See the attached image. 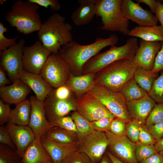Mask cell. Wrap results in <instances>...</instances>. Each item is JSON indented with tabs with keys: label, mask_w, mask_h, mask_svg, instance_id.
I'll return each mask as SVG.
<instances>
[{
	"label": "cell",
	"mask_w": 163,
	"mask_h": 163,
	"mask_svg": "<svg viewBox=\"0 0 163 163\" xmlns=\"http://www.w3.org/2000/svg\"><path fill=\"white\" fill-rule=\"evenodd\" d=\"M118 41L117 36L113 34L105 39L97 37L93 43L86 45L72 40L63 45L58 54L67 63L71 73L80 75L83 66L89 59L107 46H115Z\"/></svg>",
	"instance_id": "cell-1"
},
{
	"label": "cell",
	"mask_w": 163,
	"mask_h": 163,
	"mask_svg": "<svg viewBox=\"0 0 163 163\" xmlns=\"http://www.w3.org/2000/svg\"><path fill=\"white\" fill-rule=\"evenodd\" d=\"M65 17L57 13L42 23L38 37L43 46L53 54H57L62 47L73 40L72 27Z\"/></svg>",
	"instance_id": "cell-2"
},
{
	"label": "cell",
	"mask_w": 163,
	"mask_h": 163,
	"mask_svg": "<svg viewBox=\"0 0 163 163\" xmlns=\"http://www.w3.org/2000/svg\"><path fill=\"white\" fill-rule=\"evenodd\" d=\"M39 5L29 0H18L5 16L10 26L15 27L20 33L27 35L38 31L42 23L37 11Z\"/></svg>",
	"instance_id": "cell-3"
},
{
	"label": "cell",
	"mask_w": 163,
	"mask_h": 163,
	"mask_svg": "<svg viewBox=\"0 0 163 163\" xmlns=\"http://www.w3.org/2000/svg\"><path fill=\"white\" fill-rule=\"evenodd\" d=\"M136 37H131L121 46H111L108 50L98 53L89 59L83 66V74L95 73L110 64L119 60H133L139 47Z\"/></svg>",
	"instance_id": "cell-4"
},
{
	"label": "cell",
	"mask_w": 163,
	"mask_h": 163,
	"mask_svg": "<svg viewBox=\"0 0 163 163\" xmlns=\"http://www.w3.org/2000/svg\"><path fill=\"white\" fill-rule=\"evenodd\" d=\"M137 67L130 60L117 61L95 73V82L111 91L120 92L123 85L133 78Z\"/></svg>",
	"instance_id": "cell-5"
},
{
	"label": "cell",
	"mask_w": 163,
	"mask_h": 163,
	"mask_svg": "<svg viewBox=\"0 0 163 163\" xmlns=\"http://www.w3.org/2000/svg\"><path fill=\"white\" fill-rule=\"evenodd\" d=\"M122 0H96V15L101 18L103 30L118 32L128 35L129 21L123 14Z\"/></svg>",
	"instance_id": "cell-6"
},
{
	"label": "cell",
	"mask_w": 163,
	"mask_h": 163,
	"mask_svg": "<svg viewBox=\"0 0 163 163\" xmlns=\"http://www.w3.org/2000/svg\"><path fill=\"white\" fill-rule=\"evenodd\" d=\"M89 91L116 117L122 119L126 123L131 120L127 109L126 101L120 92L111 91L96 84Z\"/></svg>",
	"instance_id": "cell-7"
},
{
	"label": "cell",
	"mask_w": 163,
	"mask_h": 163,
	"mask_svg": "<svg viewBox=\"0 0 163 163\" xmlns=\"http://www.w3.org/2000/svg\"><path fill=\"white\" fill-rule=\"evenodd\" d=\"M71 73L69 66L59 55L51 54L40 74L52 86L56 88L65 85Z\"/></svg>",
	"instance_id": "cell-8"
},
{
	"label": "cell",
	"mask_w": 163,
	"mask_h": 163,
	"mask_svg": "<svg viewBox=\"0 0 163 163\" xmlns=\"http://www.w3.org/2000/svg\"><path fill=\"white\" fill-rule=\"evenodd\" d=\"M78 150L85 154L91 163H100L108 147V138L104 132L95 130L78 139Z\"/></svg>",
	"instance_id": "cell-9"
},
{
	"label": "cell",
	"mask_w": 163,
	"mask_h": 163,
	"mask_svg": "<svg viewBox=\"0 0 163 163\" xmlns=\"http://www.w3.org/2000/svg\"><path fill=\"white\" fill-rule=\"evenodd\" d=\"M76 111L90 122L104 117H116L89 91L74 98Z\"/></svg>",
	"instance_id": "cell-10"
},
{
	"label": "cell",
	"mask_w": 163,
	"mask_h": 163,
	"mask_svg": "<svg viewBox=\"0 0 163 163\" xmlns=\"http://www.w3.org/2000/svg\"><path fill=\"white\" fill-rule=\"evenodd\" d=\"M25 43V40L21 39L14 45L0 53V66L7 72L13 82L19 78L23 70V50Z\"/></svg>",
	"instance_id": "cell-11"
},
{
	"label": "cell",
	"mask_w": 163,
	"mask_h": 163,
	"mask_svg": "<svg viewBox=\"0 0 163 163\" xmlns=\"http://www.w3.org/2000/svg\"><path fill=\"white\" fill-rule=\"evenodd\" d=\"M23 53V69L36 74H40L44 65L52 54L39 40L31 46H24Z\"/></svg>",
	"instance_id": "cell-12"
},
{
	"label": "cell",
	"mask_w": 163,
	"mask_h": 163,
	"mask_svg": "<svg viewBox=\"0 0 163 163\" xmlns=\"http://www.w3.org/2000/svg\"><path fill=\"white\" fill-rule=\"evenodd\" d=\"M105 133L108 142V148L114 156L125 163H138L135 154L136 143L126 136H117L110 131Z\"/></svg>",
	"instance_id": "cell-13"
},
{
	"label": "cell",
	"mask_w": 163,
	"mask_h": 163,
	"mask_svg": "<svg viewBox=\"0 0 163 163\" xmlns=\"http://www.w3.org/2000/svg\"><path fill=\"white\" fill-rule=\"evenodd\" d=\"M121 10L127 19L136 23L138 26H153L158 24L157 19L151 11L144 9L139 3L131 0H122Z\"/></svg>",
	"instance_id": "cell-14"
},
{
	"label": "cell",
	"mask_w": 163,
	"mask_h": 163,
	"mask_svg": "<svg viewBox=\"0 0 163 163\" xmlns=\"http://www.w3.org/2000/svg\"><path fill=\"white\" fill-rule=\"evenodd\" d=\"M29 99L31 111L28 126L34 133L35 138L40 139L54 126L46 117L43 101L38 100L35 96H31Z\"/></svg>",
	"instance_id": "cell-15"
},
{
	"label": "cell",
	"mask_w": 163,
	"mask_h": 163,
	"mask_svg": "<svg viewBox=\"0 0 163 163\" xmlns=\"http://www.w3.org/2000/svg\"><path fill=\"white\" fill-rule=\"evenodd\" d=\"M43 105L46 117L50 123L66 116L72 111H76L74 99L71 97L66 99H59L51 92L43 101Z\"/></svg>",
	"instance_id": "cell-16"
},
{
	"label": "cell",
	"mask_w": 163,
	"mask_h": 163,
	"mask_svg": "<svg viewBox=\"0 0 163 163\" xmlns=\"http://www.w3.org/2000/svg\"><path fill=\"white\" fill-rule=\"evenodd\" d=\"M159 41H149L141 39L139 46L132 60L137 67L151 71L154 67L156 55L161 49Z\"/></svg>",
	"instance_id": "cell-17"
},
{
	"label": "cell",
	"mask_w": 163,
	"mask_h": 163,
	"mask_svg": "<svg viewBox=\"0 0 163 163\" xmlns=\"http://www.w3.org/2000/svg\"><path fill=\"white\" fill-rule=\"evenodd\" d=\"M5 126L17 152L22 158L27 148L35 139L34 133L28 125H17L8 122Z\"/></svg>",
	"instance_id": "cell-18"
},
{
	"label": "cell",
	"mask_w": 163,
	"mask_h": 163,
	"mask_svg": "<svg viewBox=\"0 0 163 163\" xmlns=\"http://www.w3.org/2000/svg\"><path fill=\"white\" fill-rule=\"evenodd\" d=\"M10 85L0 88V97L4 103L17 104L26 99L31 89L19 78Z\"/></svg>",
	"instance_id": "cell-19"
},
{
	"label": "cell",
	"mask_w": 163,
	"mask_h": 163,
	"mask_svg": "<svg viewBox=\"0 0 163 163\" xmlns=\"http://www.w3.org/2000/svg\"><path fill=\"white\" fill-rule=\"evenodd\" d=\"M19 78L34 91L37 99L41 101H43L53 89L40 74H33L23 69Z\"/></svg>",
	"instance_id": "cell-20"
},
{
	"label": "cell",
	"mask_w": 163,
	"mask_h": 163,
	"mask_svg": "<svg viewBox=\"0 0 163 163\" xmlns=\"http://www.w3.org/2000/svg\"><path fill=\"white\" fill-rule=\"evenodd\" d=\"M40 140L53 163H60L66 156L78 150L77 142L68 144L61 143L51 140L45 136L41 137Z\"/></svg>",
	"instance_id": "cell-21"
},
{
	"label": "cell",
	"mask_w": 163,
	"mask_h": 163,
	"mask_svg": "<svg viewBox=\"0 0 163 163\" xmlns=\"http://www.w3.org/2000/svg\"><path fill=\"white\" fill-rule=\"evenodd\" d=\"M156 104L148 94L140 99L126 101L127 109L131 118L144 124Z\"/></svg>",
	"instance_id": "cell-22"
},
{
	"label": "cell",
	"mask_w": 163,
	"mask_h": 163,
	"mask_svg": "<svg viewBox=\"0 0 163 163\" xmlns=\"http://www.w3.org/2000/svg\"><path fill=\"white\" fill-rule=\"evenodd\" d=\"M79 6L71 15L73 24L82 26L89 23L96 13V0H78Z\"/></svg>",
	"instance_id": "cell-23"
},
{
	"label": "cell",
	"mask_w": 163,
	"mask_h": 163,
	"mask_svg": "<svg viewBox=\"0 0 163 163\" xmlns=\"http://www.w3.org/2000/svg\"><path fill=\"white\" fill-rule=\"evenodd\" d=\"M95 73H88L75 75L72 73L65 85L77 96L91 90L96 84Z\"/></svg>",
	"instance_id": "cell-24"
},
{
	"label": "cell",
	"mask_w": 163,
	"mask_h": 163,
	"mask_svg": "<svg viewBox=\"0 0 163 163\" xmlns=\"http://www.w3.org/2000/svg\"><path fill=\"white\" fill-rule=\"evenodd\" d=\"M21 160L25 163L53 162L48 152L42 145L40 139L36 138L27 148Z\"/></svg>",
	"instance_id": "cell-25"
},
{
	"label": "cell",
	"mask_w": 163,
	"mask_h": 163,
	"mask_svg": "<svg viewBox=\"0 0 163 163\" xmlns=\"http://www.w3.org/2000/svg\"><path fill=\"white\" fill-rule=\"evenodd\" d=\"M128 36L149 41H163V28L161 25L137 26L130 30Z\"/></svg>",
	"instance_id": "cell-26"
},
{
	"label": "cell",
	"mask_w": 163,
	"mask_h": 163,
	"mask_svg": "<svg viewBox=\"0 0 163 163\" xmlns=\"http://www.w3.org/2000/svg\"><path fill=\"white\" fill-rule=\"evenodd\" d=\"M16 105L11 110L9 122L17 125H28L31 111L30 99H26Z\"/></svg>",
	"instance_id": "cell-27"
},
{
	"label": "cell",
	"mask_w": 163,
	"mask_h": 163,
	"mask_svg": "<svg viewBox=\"0 0 163 163\" xmlns=\"http://www.w3.org/2000/svg\"><path fill=\"white\" fill-rule=\"evenodd\" d=\"M48 139L63 144H71L77 142L76 133L58 126H54L45 135Z\"/></svg>",
	"instance_id": "cell-28"
},
{
	"label": "cell",
	"mask_w": 163,
	"mask_h": 163,
	"mask_svg": "<svg viewBox=\"0 0 163 163\" xmlns=\"http://www.w3.org/2000/svg\"><path fill=\"white\" fill-rule=\"evenodd\" d=\"M158 77L157 73L153 72L152 70H148L137 67L133 78L139 85L148 94L154 81Z\"/></svg>",
	"instance_id": "cell-29"
},
{
	"label": "cell",
	"mask_w": 163,
	"mask_h": 163,
	"mask_svg": "<svg viewBox=\"0 0 163 163\" xmlns=\"http://www.w3.org/2000/svg\"><path fill=\"white\" fill-rule=\"evenodd\" d=\"M120 92L126 101L140 99L148 94L139 85L133 78L125 84Z\"/></svg>",
	"instance_id": "cell-30"
},
{
	"label": "cell",
	"mask_w": 163,
	"mask_h": 163,
	"mask_svg": "<svg viewBox=\"0 0 163 163\" xmlns=\"http://www.w3.org/2000/svg\"><path fill=\"white\" fill-rule=\"evenodd\" d=\"M71 117L76 125L78 139L85 136L93 132L95 130L89 121L80 115L76 111H74Z\"/></svg>",
	"instance_id": "cell-31"
},
{
	"label": "cell",
	"mask_w": 163,
	"mask_h": 163,
	"mask_svg": "<svg viewBox=\"0 0 163 163\" xmlns=\"http://www.w3.org/2000/svg\"><path fill=\"white\" fill-rule=\"evenodd\" d=\"M148 94L156 103L163 104V70L154 81Z\"/></svg>",
	"instance_id": "cell-32"
},
{
	"label": "cell",
	"mask_w": 163,
	"mask_h": 163,
	"mask_svg": "<svg viewBox=\"0 0 163 163\" xmlns=\"http://www.w3.org/2000/svg\"><path fill=\"white\" fill-rule=\"evenodd\" d=\"M21 159L16 150L0 144V163H20Z\"/></svg>",
	"instance_id": "cell-33"
},
{
	"label": "cell",
	"mask_w": 163,
	"mask_h": 163,
	"mask_svg": "<svg viewBox=\"0 0 163 163\" xmlns=\"http://www.w3.org/2000/svg\"><path fill=\"white\" fill-rule=\"evenodd\" d=\"M157 152L154 145H144L139 141L136 143L135 154L138 162Z\"/></svg>",
	"instance_id": "cell-34"
},
{
	"label": "cell",
	"mask_w": 163,
	"mask_h": 163,
	"mask_svg": "<svg viewBox=\"0 0 163 163\" xmlns=\"http://www.w3.org/2000/svg\"><path fill=\"white\" fill-rule=\"evenodd\" d=\"M140 123L136 120L131 119L126 123V136L135 143L139 141Z\"/></svg>",
	"instance_id": "cell-35"
},
{
	"label": "cell",
	"mask_w": 163,
	"mask_h": 163,
	"mask_svg": "<svg viewBox=\"0 0 163 163\" xmlns=\"http://www.w3.org/2000/svg\"><path fill=\"white\" fill-rule=\"evenodd\" d=\"M163 121V104L157 103L146 119L145 124L149 129Z\"/></svg>",
	"instance_id": "cell-36"
},
{
	"label": "cell",
	"mask_w": 163,
	"mask_h": 163,
	"mask_svg": "<svg viewBox=\"0 0 163 163\" xmlns=\"http://www.w3.org/2000/svg\"><path fill=\"white\" fill-rule=\"evenodd\" d=\"M50 123L54 126L60 127L75 133H77L76 125L71 116H66L59 118Z\"/></svg>",
	"instance_id": "cell-37"
},
{
	"label": "cell",
	"mask_w": 163,
	"mask_h": 163,
	"mask_svg": "<svg viewBox=\"0 0 163 163\" xmlns=\"http://www.w3.org/2000/svg\"><path fill=\"white\" fill-rule=\"evenodd\" d=\"M7 30V28L5 27L2 23L0 22V53L16 44V40L18 37V36H17L13 38H7L4 34Z\"/></svg>",
	"instance_id": "cell-38"
},
{
	"label": "cell",
	"mask_w": 163,
	"mask_h": 163,
	"mask_svg": "<svg viewBox=\"0 0 163 163\" xmlns=\"http://www.w3.org/2000/svg\"><path fill=\"white\" fill-rule=\"evenodd\" d=\"M126 123L122 119L116 117L111 122L109 131L117 136H126Z\"/></svg>",
	"instance_id": "cell-39"
},
{
	"label": "cell",
	"mask_w": 163,
	"mask_h": 163,
	"mask_svg": "<svg viewBox=\"0 0 163 163\" xmlns=\"http://www.w3.org/2000/svg\"><path fill=\"white\" fill-rule=\"evenodd\" d=\"M145 145H155L157 141L150 133L149 129L145 124L140 123L139 141Z\"/></svg>",
	"instance_id": "cell-40"
},
{
	"label": "cell",
	"mask_w": 163,
	"mask_h": 163,
	"mask_svg": "<svg viewBox=\"0 0 163 163\" xmlns=\"http://www.w3.org/2000/svg\"><path fill=\"white\" fill-rule=\"evenodd\" d=\"M60 163H91L88 157L78 150L65 158Z\"/></svg>",
	"instance_id": "cell-41"
},
{
	"label": "cell",
	"mask_w": 163,
	"mask_h": 163,
	"mask_svg": "<svg viewBox=\"0 0 163 163\" xmlns=\"http://www.w3.org/2000/svg\"><path fill=\"white\" fill-rule=\"evenodd\" d=\"M114 118L104 117L91 122V126L95 130L106 132L110 131V124Z\"/></svg>",
	"instance_id": "cell-42"
},
{
	"label": "cell",
	"mask_w": 163,
	"mask_h": 163,
	"mask_svg": "<svg viewBox=\"0 0 163 163\" xmlns=\"http://www.w3.org/2000/svg\"><path fill=\"white\" fill-rule=\"evenodd\" d=\"M11 109L10 105L4 103L0 100V124L4 126L5 123L8 122L10 120Z\"/></svg>",
	"instance_id": "cell-43"
},
{
	"label": "cell",
	"mask_w": 163,
	"mask_h": 163,
	"mask_svg": "<svg viewBox=\"0 0 163 163\" xmlns=\"http://www.w3.org/2000/svg\"><path fill=\"white\" fill-rule=\"evenodd\" d=\"M0 142L7 145L15 150L16 147L13 143L8 129L5 126L0 127Z\"/></svg>",
	"instance_id": "cell-44"
},
{
	"label": "cell",
	"mask_w": 163,
	"mask_h": 163,
	"mask_svg": "<svg viewBox=\"0 0 163 163\" xmlns=\"http://www.w3.org/2000/svg\"><path fill=\"white\" fill-rule=\"evenodd\" d=\"M30 1L35 3L38 5L48 8L49 6L50 9L54 11H59L61 5L57 0H29Z\"/></svg>",
	"instance_id": "cell-45"
},
{
	"label": "cell",
	"mask_w": 163,
	"mask_h": 163,
	"mask_svg": "<svg viewBox=\"0 0 163 163\" xmlns=\"http://www.w3.org/2000/svg\"><path fill=\"white\" fill-rule=\"evenodd\" d=\"M71 91L65 85L53 89L51 93L56 98L61 100L66 99L71 97Z\"/></svg>",
	"instance_id": "cell-46"
},
{
	"label": "cell",
	"mask_w": 163,
	"mask_h": 163,
	"mask_svg": "<svg viewBox=\"0 0 163 163\" xmlns=\"http://www.w3.org/2000/svg\"><path fill=\"white\" fill-rule=\"evenodd\" d=\"M149 129L151 135L157 141L163 138V121L152 126Z\"/></svg>",
	"instance_id": "cell-47"
},
{
	"label": "cell",
	"mask_w": 163,
	"mask_h": 163,
	"mask_svg": "<svg viewBox=\"0 0 163 163\" xmlns=\"http://www.w3.org/2000/svg\"><path fill=\"white\" fill-rule=\"evenodd\" d=\"M161 42V47L156 55L154 67L152 70L157 73L163 70V41Z\"/></svg>",
	"instance_id": "cell-48"
},
{
	"label": "cell",
	"mask_w": 163,
	"mask_h": 163,
	"mask_svg": "<svg viewBox=\"0 0 163 163\" xmlns=\"http://www.w3.org/2000/svg\"><path fill=\"white\" fill-rule=\"evenodd\" d=\"M155 16L163 28V0H156Z\"/></svg>",
	"instance_id": "cell-49"
},
{
	"label": "cell",
	"mask_w": 163,
	"mask_h": 163,
	"mask_svg": "<svg viewBox=\"0 0 163 163\" xmlns=\"http://www.w3.org/2000/svg\"><path fill=\"white\" fill-rule=\"evenodd\" d=\"M139 163H163V157L159 152H157Z\"/></svg>",
	"instance_id": "cell-50"
},
{
	"label": "cell",
	"mask_w": 163,
	"mask_h": 163,
	"mask_svg": "<svg viewBox=\"0 0 163 163\" xmlns=\"http://www.w3.org/2000/svg\"><path fill=\"white\" fill-rule=\"evenodd\" d=\"M137 3H144L150 8L151 11L153 14H155L156 6V0H136Z\"/></svg>",
	"instance_id": "cell-51"
},
{
	"label": "cell",
	"mask_w": 163,
	"mask_h": 163,
	"mask_svg": "<svg viewBox=\"0 0 163 163\" xmlns=\"http://www.w3.org/2000/svg\"><path fill=\"white\" fill-rule=\"evenodd\" d=\"M11 82L7 77L5 70L0 67V87L5 86V85L10 83Z\"/></svg>",
	"instance_id": "cell-52"
},
{
	"label": "cell",
	"mask_w": 163,
	"mask_h": 163,
	"mask_svg": "<svg viewBox=\"0 0 163 163\" xmlns=\"http://www.w3.org/2000/svg\"><path fill=\"white\" fill-rule=\"evenodd\" d=\"M155 149L158 152L163 150V138L157 141L154 145Z\"/></svg>",
	"instance_id": "cell-53"
},
{
	"label": "cell",
	"mask_w": 163,
	"mask_h": 163,
	"mask_svg": "<svg viewBox=\"0 0 163 163\" xmlns=\"http://www.w3.org/2000/svg\"><path fill=\"white\" fill-rule=\"evenodd\" d=\"M105 153L110 158L113 163H125L118 159L114 156L110 152H106Z\"/></svg>",
	"instance_id": "cell-54"
},
{
	"label": "cell",
	"mask_w": 163,
	"mask_h": 163,
	"mask_svg": "<svg viewBox=\"0 0 163 163\" xmlns=\"http://www.w3.org/2000/svg\"><path fill=\"white\" fill-rule=\"evenodd\" d=\"M100 163H113L110 159L105 153L101 160Z\"/></svg>",
	"instance_id": "cell-55"
},
{
	"label": "cell",
	"mask_w": 163,
	"mask_h": 163,
	"mask_svg": "<svg viewBox=\"0 0 163 163\" xmlns=\"http://www.w3.org/2000/svg\"><path fill=\"white\" fill-rule=\"evenodd\" d=\"M159 153H160L161 155L163 156V150L160 152Z\"/></svg>",
	"instance_id": "cell-56"
},
{
	"label": "cell",
	"mask_w": 163,
	"mask_h": 163,
	"mask_svg": "<svg viewBox=\"0 0 163 163\" xmlns=\"http://www.w3.org/2000/svg\"><path fill=\"white\" fill-rule=\"evenodd\" d=\"M43 163H53L52 161H50V162H44Z\"/></svg>",
	"instance_id": "cell-57"
},
{
	"label": "cell",
	"mask_w": 163,
	"mask_h": 163,
	"mask_svg": "<svg viewBox=\"0 0 163 163\" xmlns=\"http://www.w3.org/2000/svg\"><path fill=\"white\" fill-rule=\"evenodd\" d=\"M20 163H25L24 161H23L22 160H21Z\"/></svg>",
	"instance_id": "cell-58"
}]
</instances>
